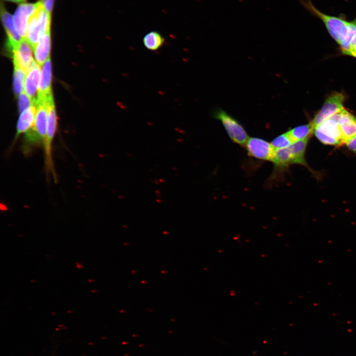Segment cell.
Here are the masks:
<instances>
[{
	"label": "cell",
	"mask_w": 356,
	"mask_h": 356,
	"mask_svg": "<svg viewBox=\"0 0 356 356\" xmlns=\"http://www.w3.org/2000/svg\"><path fill=\"white\" fill-rule=\"evenodd\" d=\"M356 36V16L352 20L350 21L348 30L346 37L343 42L340 44L342 52L347 55L351 44Z\"/></svg>",
	"instance_id": "obj_21"
},
{
	"label": "cell",
	"mask_w": 356,
	"mask_h": 356,
	"mask_svg": "<svg viewBox=\"0 0 356 356\" xmlns=\"http://www.w3.org/2000/svg\"><path fill=\"white\" fill-rule=\"evenodd\" d=\"M220 120L230 139L239 145L244 147L249 136L244 127L226 112L220 109L214 115Z\"/></svg>",
	"instance_id": "obj_4"
},
{
	"label": "cell",
	"mask_w": 356,
	"mask_h": 356,
	"mask_svg": "<svg viewBox=\"0 0 356 356\" xmlns=\"http://www.w3.org/2000/svg\"><path fill=\"white\" fill-rule=\"evenodd\" d=\"M51 64L49 57L43 64L37 97H47L51 95Z\"/></svg>",
	"instance_id": "obj_15"
},
{
	"label": "cell",
	"mask_w": 356,
	"mask_h": 356,
	"mask_svg": "<svg viewBox=\"0 0 356 356\" xmlns=\"http://www.w3.org/2000/svg\"><path fill=\"white\" fill-rule=\"evenodd\" d=\"M51 48L50 27L41 37L34 49L36 61L41 66L50 57Z\"/></svg>",
	"instance_id": "obj_16"
},
{
	"label": "cell",
	"mask_w": 356,
	"mask_h": 356,
	"mask_svg": "<svg viewBox=\"0 0 356 356\" xmlns=\"http://www.w3.org/2000/svg\"><path fill=\"white\" fill-rule=\"evenodd\" d=\"M0 16L7 36V47L10 50L23 39L17 32L13 16L6 10L2 3L0 4Z\"/></svg>",
	"instance_id": "obj_9"
},
{
	"label": "cell",
	"mask_w": 356,
	"mask_h": 356,
	"mask_svg": "<svg viewBox=\"0 0 356 356\" xmlns=\"http://www.w3.org/2000/svg\"><path fill=\"white\" fill-rule=\"evenodd\" d=\"M13 88L15 95H19L25 89L26 72L17 66H14Z\"/></svg>",
	"instance_id": "obj_20"
},
{
	"label": "cell",
	"mask_w": 356,
	"mask_h": 356,
	"mask_svg": "<svg viewBox=\"0 0 356 356\" xmlns=\"http://www.w3.org/2000/svg\"><path fill=\"white\" fill-rule=\"evenodd\" d=\"M347 147L356 154V136L346 143Z\"/></svg>",
	"instance_id": "obj_24"
},
{
	"label": "cell",
	"mask_w": 356,
	"mask_h": 356,
	"mask_svg": "<svg viewBox=\"0 0 356 356\" xmlns=\"http://www.w3.org/2000/svg\"><path fill=\"white\" fill-rule=\"evenodd\" d=\"M342 111L324 120L314 129H316L329 138L337 140L344 144L342 134L338 126V121Z\"/></svg>",
	"instance_id": "obj_10"
},
{
	"label": "cell",
	"mask_w": 356,
	"mask_h": 356,
	"mask_svg": "<svg viewBox=\"0 0 356 356\" xmlns=\"http://www.w3.org/2000/svg\"><path fill=\"white\" fill-rule=\"evenodd\" d=\"M347 55L356 57V45L351 47Z\"/></svg>",
	"instance_id": "obj_26"
},
{
	"label": "cell",
	"mask_w": 356,
	"mask_h": 356,
	"mask_svg": "<svg viewBox=\"0 0 356 356\" xmlns=\"http://www.w3.org/2000/svg\"><path fill=\"white\" fill-rule=\"evenodd\" d=\"M34 103L31 98L25 92H22L19 95L18 108L20 113L32 106Z\"/></svg>",
	"instance_id": "obj_23"
},
{
	"label": "cell",
	"mask_w": 356,
	"mask_h": 356,
	"mask_svg": "<svg viewBox=\"0 0 356 356\" xmlns=\"http://www.w3.org/2000/svg\"><path fill=\"white\" fill-rule=\"evenodd\" d=\"M48 97H37L35 124L25 133L21 146V150L24 155H28L37 147L42 144L44 145L46 133Z\"/></svg>",
	"instance_id": "obj_1"
},
{
	"label": "cell",
	"mask_w": 356,
	"mask_h": 356,
	"mask_svg": "<svg viewBox=\"0 0 356 356\" xmlns=\"http://www.w3.org/2000/svg\"><path fill=\"white\" fill-rule=\"evenodd\" d=\"M344 143L356 136V117L345 109L338 122Z\"/></svg>",
	"instance_id": "obj_11"
},
{
	"label": "cell",
	"mask_w": 356,
	"mask_h": 356,
	"mask_svg": "<svg viewBox=\"0 0 356 356\" xmlns=\"http://www.w3.org/2000/svg\"><path fill=\"white\" fill-rule=\"evenodd\" d=\"M50 25L51 14L46 11L43 4L31 17L28 23L26 39L33 49Z\"/></svg>",
	"instance_id": "obj_3"
},
{
	"label": "cell",
	"mask_w": 356,
	"mask_h": 356,
	"mask_svg": "<svg viewBox=\"0 0 356 356\" xmlns=\"http://www.w3.org/2000/svg\"><path fill=\"white\" fill-rule=\"evenodd\" d=\"M271 162L273 163V173L271 179L277 178L281 177L292 163L290 152L288 148L275 149Z\"/></svg>",
	"instance_id": "obj_12"
},
{
	"label": "cell",
	"mask_w": 356,
	"mask_h": 356,
	"mask_svg": "<svg viewBox=\"0 0 356 356\" xmlns=\"http://www.w3.org/2000/svg\"><path fill=\"white\" fill-rule=\"evenodd\" d=\"M41 74L40 66L36 62L26 73L24 91L34 102L37 100L35 95L38 89Z\"/></svg>",
	"instance_id": "obj_14"
},
{
	"label": "cell",
	"mask_w": 356,
	"mask_h": 356,
	"mask_svg": "<svg viewBox=\"0 0 356 356\" xmlns=\"http://www.w3.org/2000/svg\"><path fill=\"white\" fill-rule=\"evenodd\" d=\"M293 142L287 132L277 136L270 142L275 150L288 148Z\"/></svg>",
	"instance_id": "obj_22"
},
{
	"label": "cell",
	"mask_w": 356,
	"mask_h": 356,
	"mask_svg": "<svg viewBox=\"0 0 356 356\" xmlns=\"http://www.w3.org/2000/svg\"><path fill=\"white\" fill-rule=\"evenodd\" d=\"M76 267L79 269H82L83 267V266L80 263H79V262L76 263Z\"/></svg>",
	"instance_id": "obj_28"
},
{
	"label": "cell",
	"mask_w": 356,
	"mask_h": 356,
	"mask_svg": "<svg viewBox=\"0 0 356 356\" xmlns=\"http://www.w3.org/2000/svg\"><path fill=\"white\" fill-rule=\"evenodd\" d=\"M314 128L311 123L296 127L287 132L293 142L310 137Z\"/></svg>",
	"instance_id": "obj_19"
},
{
	"label": "cell",
	"mask_w": 356,
	"mask_h": 356,
	"mask_svg": "<svg viewBox=\"0 0 356 356\" xmlns=\"http://www.w3.org/2000/svg\"><path fill=\"white\" fill-rule=\"evenodd\" d=\"M33 47L26 39L21 42L10 50L14 66H17L27 72L35 62L32 55Z\"/></svg>",
	"instance_id": "obj_8"
},
{
	"label": "cell",
	"mask_w": 356,
	"mask_h": 356,
	"mask_svg": "<svg viewBox=\"0 0 356 356\" xmlns=\"http://www.w3.org/2000/svg\"><path fill=\"white\" fill-rule=\"evenodd\" d=\"M48 113L45 139L44 144V164L46 173H51L54 181L57 178L52 157V144L56 133L57 118L52 94L47 99Z\"/></svg>",
	"instance_id": "obj_2"
},
{
	"label": "cell",
	"mask_w": 356,
	"mask_h": 356,
	"mask_svg": "<svg viewBox=\"0 0 356 356\" xmlns=\"http://www.w3.org/2000/svg\"><path fill=\"white\" fill-rule=\"evenodd\" d=\"M5 1L12 2L14 3H22L25 2L26 0H4Z\"/></svg>",
	"instance_id": "obj_27"
},
{
	"label": "cell",
	"mask_w": 356,
	"mask_h": 356,
	"mask_svg": "<svg viewBox=\"0 0 356 356\" xmlns=\"http://www.w3.org/2000/svg\"><path fill=\"white\" fill-rule=\"evenodd\" d=\"M43 2L46 11L51 14L52 10L53 0H43Z\"/></svg>",
	"instance_id": "obj_25"
},
{
	"label": "cell",
	"mask_w": 356,
	"mask_h": 356,
	"mask_svg": "<svg viewBox=\"0 0 356 356\" xmlns=\"http://www.w3.org/2000/svg\"><path fill=\"white\" fill-rule=\"evenodd\" d=\"M37 112V103H34L32 106L21 113L16 127V133L13 141L14 144L19 135L26 133L34 125Z\"/></svg>",
	"instance_id": "obj_13"
},
{
	"label": "cell",
	"mask_w": 356,
	"mask_h": 356,
	"mask_svg": "<svg viewBox=\"0 0 356 356\" xmlns=\"http://www.w3.org/2000/svg\"><path fill=\"white\" fill-rule=\"evenodd\" d=\"M344 101V96L341 93L334 92L329 96L321 109L311 122L314 128L328 117L342 111L344 109L343 106Z\"/></svg>",
	"instance_id": "obj_7"
},
{
	"label": "cell",
	"mask_w": 356,
	"mask_h": 356,
	"mask_svg": "<svg viewBox=\"0 0 356 356\" xmlns=\"http://www.w3.org/2000/svg\"><path fill=\"white\" fill-rule=\"evenodd\" d=\"M142 42L143 45L147 49L156 51L162 47L165 42V39L159 32L152 31L143 37Z\"/></svg>",
	"instance_id": "obj_18"
},
{
	"label": "cell",
	"mask_w": 356,
	"mask_h": 356,
	"mask_svg": "<svg viewBox=\"0 0 356 356\" xmlns=\"http://www.w3.org/2000/svg\"><path fill=\"white\" fill-rule=\"evenodd\" d=\"M310 138L295 141L288 147L291 155L292 164H300L308 168L305 155Z\"/></svg>",
	"instance_id": "obj_17"
},
{
	"label": "cell",
	"mask_w": 356,
	"mask_h": 356,
	"mask_svg": "<svg viewBox=\"0 0 356 356\" xmlns=\"http://www.w3.org/2000/svg\"><path fill=\"white\" fill-rule=\"evenodd\" d=\"M94 280L93 279H89L88 280V282H90V283L93 282H94Z\"/></svg>",
	"instance_id": "obj_29"
},
{
	"label": "cell",
	"mask_w": 356,
	"mask_h": 356,
	"mask_svg": "<svg viewBox=\"0 0 356 356\" xmlns=\"http://www.w3.org/2000/svg\"><path fill=\"white\" fill-rule=\"evenodd\" d=\"M44 4L43 0L34 3H21L13 16L15 28L22 39H26L31 17Z\"/></svg>",
	"instance_id": "obj_5"
},
{
	"label": "cell",
	"mask_w": 356,
	"mask_h": 356,
	"mask_svg": "<svg viewBox=\"0 0 356 356\" xmlns=\"http://www.w3.org/2000/svg\"><path fill=\"white\" fill-rule=\"evenodd\" d=\"M244 147L249 156L262 161L271 162L275 152L270 142L257 137H249Z\"/></svg>",
	"instance_id": "obj_6"
}]
</instances>
